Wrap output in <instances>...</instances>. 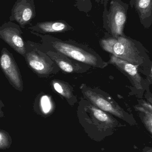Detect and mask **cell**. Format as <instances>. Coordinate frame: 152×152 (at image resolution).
Returning <instances> with one entry per match:
<instances>
[{"instance_id":"17","label":"cell","mask_w":152,"mask_h":152,"mask_svg":"<svg viewBox=\"0 0 152 152\" xmlns=\"http://www.w3.org/2000/svg\"><path fill=\"white\" fill-rule=\"evenodd\" d=\"M109 0H95V2L98 4H103L104 7H107L108 4Z\"/></svg>"},{"instance_id":"12","label":"cell","mask_w":152,"mask_h":152,"mask_svg":"<svg viewBox=\"0 0 152 152\" xmlns=\"http://www.w3.org/2000/svg\"><path fill=\"white\" fill-rule=\"evenodd\" d=\"M46 53L54 61L58 67L66 73H70L75 71L76 67L72 62L65 58V55L56 52L48 51Z\"/></svg>"},{"instance_id":"7","label":"cell","mask_w":152,"mask_h":152,"mask_svg":"<svg viewBox=\"0 0 152 152\" xmlns=\"http://www.w3.org/2000/svg\"><path fill=\"white\" fill-rule=\"evenodd\" d=\"M36 16L34 0H17L13 5L10 21H15L21 28H25Z\"/></svg>"},{"instance_id":"8","label":"cell","mask_w":152,"mask_h":152,"mask_svg":"<svg viewBox=\"0 0 152 152\" xmlns=\"http://www.w3.org/2000/svg\"><path fill=\"white\" fill-rule=\"evenodd\" d=\"M29 29L41 34L63 33L73 30V28L64 20L44 21L37 22L29 27Z\"/></svg>"},{"instance_id":"9","label":"cell","mask_w":152,"mask_h":152,"mask_svg":"<svg viewBox=\"0 0 152 152\" xmlns=\"http://www.w3.org/2000/svg\"><path fill=\"white\" fill-rule=\"evenodd\" d=\"M84 94L88 99L95 106L100 108L101 110L108 112L110 113L119 118L123 116L122 112L120 108L117 105L112 104L101 95L96 94L93 90H85Z\"/></svg>"},{"instance_id":"4","label":"cell","mask_w":152,"mask_h":152,"mask_svg":"<svg viewBox=\"0 0 152 152\" xmlns=\"http://www.w3.org/2000/svg\"><path fill=\"white\" fill-rule=\"evenodd\" d=\"M129 5L122 0H111L109 9L103 12V28L113 37L126 36L124 30L128 19Z\"/></svg>"},{"instance_id":"18","label":"cell","mask_w":152,"mask_h":152,"mask_svg":"<svg viewBox=\"0 0 152 152\" xmlns=\"http://www.w3.org/2000/svg\"><path fill=\"white\" fill-rule=\"evenodd\" d=\"M4 104L3 103L1 100L0 99V117H3L4 116V113L2 110V109L3 107H4Z\"/></svg>"},{"instance_id":"20","label":"cell","mask_w":152,"mask_h":152,"mask_svg":"<svg viewBox=\"0 0 152 152\" xmlns=\"http://www.w3.org/2000/svg\"><path fill=\"white\" fill-rule=\"evenodd\" d=\"M135 0H130L129 3H130V5H131V8L134 7V3Z\"/></svg>"},{"instance_id":"15","label":"cell","mask_w":152,"mask_h":152,"mask_svg":"<svg viewBox=\"0 0 152 152\" xmlns=\"http://www.w3.org/2000/svg\"><path fill=\"white\" fill-rule=\"evenodd\" d=\"M74 6L79 11L88 13L92 10L93 3L91 0H75Z\"/></svg>"},{"instance_id":"13","label":"cell","mask_w":152,"mask_h":152,"mask_svg":"<svg viewBox=\"0 0 152 152\" xmlns=\"http://www.w3.org/2000/svg\"><path fill=\"white\" fill-rule=\"evenodd\" d=\"M52 87L56 92L66 99H70L72 97L71 90L68 86L63 81L58 80H54L51 82Z\"/></svg>"},{"instance_id":"10","label":"cell","mask_w":152,"mask_h":152,"mask_svg":"<svg viewBox=\"0 0 152 152\" xmlns=\"http://www.w3.org/2000/svg\"><path fill=\"white\" fill-rule=\"evenodd\" d=\"M111 64L116 66L123 72L126 73L130 77L134 84L135 86L138 89L142 88V78L139 75L136 66L127 61L119 58L112 55L109 61Z\"/></svg>"},{"instance_id":"2","label":"cell","mask_w":152,"mask_h":152,"mask_svg":"<svg viewBox=\"0 0 152 152\" xmlns=\"http://www.w3.org/2000/svg\"><path fill=\"white\" fill-rule=\"evenodd\" d=\"M24 58L29 68L40 77H48L59 71V68L54 61L40 50L38 43L26 41Z\"/></svg>"},{"instance_id":"6","label":"cell","mask_w":152,"mask_h":152,"mask_svg":"<svg viewBox=\"0 0 152 152\" xmlns=\"http://www.w3.org/2000/svg\"><path fill=\"white\" fill-rule=\"evenodd\" d=\"M0 68L10 84L21 92L24 86L22 77L13 55L6 48H3L0 56Z\"/></svg>"},{"instance_id":"16","label":"cell","mask_w":152,"mask_h":152,"mask_svg":"<svg viewBox=\"0 0 152 152\" xmlns=\"http://www.w3.org/2000/svg\"><path fill=\"white\" fill-rule=\"evenodd\" d=\"M90 108L94 116L98 120L103 122H109L110 121V118L109 116L101 109L93 106H91Z\"/></svg>"},{"instance_id":"11","label":"cell","mask_w":152,"mask_h":152,"mask_svg":"<svg viewBox=\"0 0 152 152\" xmlns=\"http://www.w3.org/2000/svg\"><path fill=\"white\" fill-rule=\"evenodd\" d=\"M134 7L142 25L145 28H150L152 23V0H135Z\"/></svg>"},{"instance_id":"19","label":"cell","mask_w":152,"mask_h":152,"mask_svg":"<svg viewBox=\"0 0 152 152\" xmlns=\"http://www.w3.org/2000/svg\"><path fill=\"white\" fill-rule=\"evenodd\" d=\"M0 132V145H2V144L3 142L4 141V136Z\"/></svg>"},{"instance_id":"3","label":"cell","mask_w":152,"mask_h":152,"mask_svg":"<svg viewBox=\"0 0 152 152\" xmlns=\"http://www.w3.org/2000/svg\"><path fill=\"white\" fill-rule=\"evenodd\" d=\"M134 42L126 36L117 37L111 36L102 39L101 44L104 50L137 66L142 64L143 61L137 48L135 46Z\"/></svg>"},{"instance_id":"1","label":"cell","mask_w":152,"mask_h":152,"mask_svg":"<svg viewBox=\"0 0 152 152\" xmlns=\"http://www.w3.org/2000/svg\"><path fill=\"white\" fill-rule=\"evenodd\" d=\"M30 32L41 39L39 48L43 52L48 51L56 52L93 66L103 68L105 66L104 63L99 62L98 58L94 54L76 45L62 41L49 34H41L31 31Z\"/></svg>"},{"instance_id":"14","label":"cell","mask_w":152,"mask_h":152,"mask_svg":"<svg viewBox=\"0 0 152 152\" xmlns=\"http://www.w3.org/2000/svg\"><path fill=\"white\" fill-rule=\"evenodd\" d=\"M37 106L44 114H49L52 110L53 104L51 97L47 95H41L37 102Z\"/></svg>"},{"instance_id":"5","label":"cell","mask_w":152,"mask_h":152,"mask_svg":"<svg viewBox=\"0 0 152 152\" xmlns=\"http://www.w3.org/2000/svg\"><path fill=\"white\" fill-rule=\"evenodd\" d=\"M19 25L12 21L5 22L0 26V38L20 55L25 58L26 41Z\"/></svg>"}]
</instances>
